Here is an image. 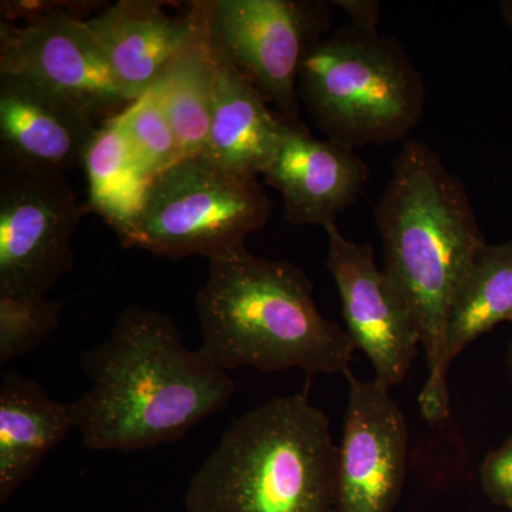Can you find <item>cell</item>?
<instances>
[{
	"instance_id": "obj_1",
	"label": "cell",
	"mask_w": 512,
	"mask_h": 512,
	"mask_svg": "<svg viewBox=\"0 0 512 512\" xmlns=\"http://www.w3.org/2000/svg\"><path fill=\"white\" fill-rule=\"evenodd\" d=\"M89 389L72 403L92 451L133 453L180 440L227 409L237 384L204 350L185 345L164 313L128 306L82 357Z\"/></svg>"
},
{
	"instance_id": "obj_2",
	"label": "cell",
	"mask_w": 512,
	"mask_h": 512,
	"mask_svg": "<svg viewBox=\"0 0 512 512\" xmlns=\"http://www.w3.org/2000/svg\"><path fill=\"white\" fill-rule=\"evenodd\" d=\"M384 272L412 309L426 356L421 416H450L446 343L454 299L485 242L463 181L421 140L406 141L375 208Z\"/></svg>"
},
{
	"instance_id": "obj_3",
	"label": "cell",
	"mask_w": 512,
	"mask_h": 512,
	"mask_svg": "<svg viewBox=\"0 0 512 512\" xmlns=\"http://www.w3.org/2000/svg\"><path fill=\"white\" fill-rule=\"evenodd\" d=\"M197 293L201 349L222 369H298L306 375L349 372L356 348L326 319L298 265L261 258L245 244L212 256Z\"/></svg>"
},
{
	"instance_id": "obj_4",
	"label": "cell",
	"mask_w": 512,
	"mask_h": 512,
	"mask_svg": "<svg viewBox=\"0 0 512 512\" xmlns=\"http://www.w3.org/2000/svg\"><path fill=\"white\" fill-rule=\"evenodd\" d=\"M330 421L308 394L242 414L188 481L187 512H335Z\"/></svg>"
},
{
	"instance_id": "obj_5",
	"label": "cell",
	"mask_w": 512,
	"mask_h": 512,
	"mask_svg": "<svg viewBox=\"0 0 512 512\" xmlns=\"http://www.w3.org/2000/svg\"><path fill=\"white\" fill-rule=\"evenodd\" d=\"M298 96L329 140L356 148L409 136L423 119L427 89L396 39L349 25L306 53Z\"/></svg>"
},
{
	"instance_id": "obj_6",
	"label": "cell",
	"mask_w": 512,
	"mask_h": 512,
	"mask_svg": "<svg viewBox=\"0 0 512 512\" xmlns=\"http://www.w3.org/2000/svg\"><path fill=\"white\" fill-rule=\"evenodd\" d=\"M274 204L256 178L210 158L184 157L156 175L141 207L119 232L124 247L164 258L221 254L268 224Z\"/></svg>"
},
{
	"instance_id": "obj_7",
	"label": "cell",
	"mask_w": 512,
	"mask_h": 512,
	"mask_svg": "<svg viewBox=\"0 0 512 512\" xmlns=\"http://www.w3.org/2000/svg\"><path fill=\"white\" fill-rule=\"evenodd\" d=\"M215 56L247 77L286 121H299L298 79L309 49L328 35L329 6L313 0L197 2Z\"/></svg>"
},
{
	"instance_id": "obj_8",
	"label": "cell",
	"mask_w": 512,
	"mask_h": 512,
	"mask_svg": "<svg viewBox=\"0 0 512 512\" xmlns=\"http://www.w3.org/2000/svg\"><path fill=\"white\" fill-rule=\"evenodd\" d=\"M87 210L63 175L3 171L0 295L47 296L72 271L73 237Z\"/></svg>"
},
{
	"instance_id": "obj_9",
	"label": "cell",
	"mask_w": 512,
	"mask_h": 512,
	"mask_svg": "<svg viewBox=\"0 0 512 512\" xmlns=\"http://www.w3.org/2000/svg\"><path fill=\"white\" fill-rule=\"evenodd\" d=\"M87 19L59 16L13 25L0 19V74L52 90L94 119L119 116L128 99Z\"/></svg>"
},
{
	"instance_id": "obj_10",
	"label": "cell",
	"mask_w": 512,
	"mask_h": 512,
	"mask_svg": "<svg viewBox=\"0 0 512 512\" xmlns=\"http://www.w3.org/2000/svg\"><path fill=\"white\" fill-rule=\"evenodd\" d=\"M328 235L326 266L338 288L346 332L392 389L406 379L421 348L419 328L406 299L379 268L372 245L352 241L338 224Z\"/></svg>"
},
{
	"instance_id": "obj_11",
	"label": "cell",
	"mask_w": 512,
	"mask_h": 512,
	"mask_svg": "<svg viewBox=\"0 0 512 512\" xmlns=\"http://www.w3.org/2000/svg\"><path fill=\"white\" fill-rule=\"evenodd\" d=\"M348 406L336 453L335 512H393L407 476L409 429L390 387L346 373Z\"/></svg>"
},
{
	"instance_id": "obj_12",
	"label": "cell",
	"mask_w": 512,
	"mask_h": 512,
	"mask_svg": "<svg viewBox=\"0 0 512 512\" xmlns=\"http://www.w3.org/2000/svg\"><path fill=\"white\" fill-rule=\"evenodd\" d=\"M73 101L18 76L0 74L3 171L63 175L83 167L99 127Z\"/></svg>"
},
{
	"instance_id": "obj_13",
	"label": "cell",
	"mask_w": 512,
	"mask_h": 512,
	"mask_svg": "<svg viewBox=\"0 0 512 512\" xmlns=\"http://www.w3.org/2000/svg\"><path fill=\"white\" fill-rule=\"evenodd\" d=\"M262 175L281 194L286 221L325 228L355 204L370 168L355 148L318 140L301 121L285 120L276 156Z\"/></svg>"
},
{
	"instance_id": "obj_14",
	"label": "cell",
	"mask_w": 512,
	"mask_h": 512,
	"mask_svg": "<svg viewBox=\"0 0 512 512\" xmlns=\"http://www.w3.org/2000/svg\"><path fill=\"white\" fill-rule=\"evenodd\" d=\"M86 22L131 101L150 92L168 64L201 29L195 3L185 18L178 19L165 12L163 2L153 0H121Z\"/></svg>"
},
{
	"instance_id": "obj_15",
	"label": "cell",
	"mask_w": 512,
	"mask_h": 512,
	"mask_svg": "<svg viewBox=\"0 0 512 512\" xmlns=\"http://www.w3.org/2000/svg\"><path fill=\"white\" fill-rule=\"evenodd\" d=\"M217 84L207 146L202 156L242 177L265 173L281 144L285 120L247 77L217 57Z\"/></svg>"
},
{
	"instance_id": "obj_16",
	"label": "cell",
	"mask_w": 512,
	"mask_h": 512,
	"mask_svg": "<svg viewBox=\"0 0 512 512\" xmlns=\"http://www.w3.org/2000/svg\"><path fill=\"white\" fill-rule=\"evenodd\" d=\"M74 429L72 403L57 402L42 384L15 370L0 386V501L8 503L35 476L47 454Z\"/></svg>"
},
{
	"instance_id": "obj_17",
	"label": "cell",
	"mask_w": 512,
	"mask_h": 512,
	"mask_svg": "<svg viewBox=\"0 0 512 512\" xmlns=\"http://www.w3.org/2000/svg\"><path fill=\"white\" fill-rule=\"evenodd\" d=\"M197 10L200 13L198 6ZM217 67V56L208 43L201 19L200 32L151 87L173 126L184 157L198 156L207 146Z\"/></svg>"
},
{
	"instance_id": "obj_18",
	"label": "cell",
	"mask_w": 512,
	"mask_h": 512,
	"mask_svg": "<svg viewBox=\"0 0 512 512\" xmlns=\"http://www.w3.org/2000/svg\"><path fill=\"white\" fill-rule=\"evenodd\" d=\"M512 323V239L478 252L454 299L448 319V366L485 333Z\"/></svg>"
},
{
	"instance_id": "obj_19",
	"label": "cell",
	"mask_w": 512,
	"mask_h": 512,
	"mask_svg": "<svg viewBox=\"0 0 512 512\" xmlns=\"http://www.w3.org/2000/svg\"><path fill=\"white\" fill-rule=\"evenodd\" d=\"M90 210L119 234L141 207L151 178L138 164L120 114L97 130L83 163Z\"/></svg>"
},
{
	"instance_id": "obj_20",
	"label": "cell",
	"mask_w": 512,
	"mask_h": 512,
	"mask_svg": "<svg viewBox=\"0 0 512 512\" xmlns=\"http://www.w3.org/2000/svg\"><path fill=\"white\" fill-rule=\"evenodd\" d=\"M62 303L39 295H0V363L29 355L52 338Z\"/></svg>"
},
{
	"instance_id": "obj_21",
	"label": "cell",
	"mask_w": 512,
	"mask_h": 512,
	"mask_svg": "<svg viewBox=\"0 0 512 512\" xmlns=\"http://www.w3.org/2000/svg\"><path fill=\"white\" fill-rule=\"evenodd\" d=\"M120 120L138 164L151 180L184 158L173 126L151 90L120 113Z\"/></svg>"
},
{
	"instance_id": "obj_22",
	"label": "cell",
	"mask_w": 512,
	"mask_h": 512,
	"mask_svg": "<svg viewBox=\"0 0 512 512\" xmlns=\"http://www.w3.org/2000/svg\"><path fill=\"white\" fill-rule=\"evenodd\" d=\"M480 480L488 500L512 512V436L484 458Z\"/></svg>"
},
{
	"instance_id": "obj_23",
	"label": "cell",
	"mask_w": 512,
	"mask_h": 512,
	"mask_svg": "<svg viewBox=\"0 0 512 512\" xmlns=\"http://www.w3.org/2000/svg\"><path fill=\"white\" fill-rule=\"evenodd\" d=\"M96 2H2V20L12 22L15 19H25L28 23L37 20L72 16L84 19L90 10L96 9Z\"/></svg>"
},
{
	"instance_id": "obj_24",
	"label": "cell",
	"mask_w": 512,
	"mask_h": 512,
	"mask_svg": "<svg viewBox=\"0 0 512 512\" xmlns=\"http://www.w3.org/2000/svg\"><path fill=\"white\" fill-rule=\"evenodd\" d=\"M333 5L342 9L349 16L350 26L363 32L379 33L380 9L377 0H336Z\"/></svg>"
},
{
	"instance_id": "obj_25",
	"label": "cell",
	"mask_w": 512,
	"mask_h": 512,
	"mask_svg": "<svg viewBox=\"0 0 512 512\" xmlns=\"http://www.w3.org/2000/svg\"><path fill=\"white\" fill-rule=\"evenodd\" d=\"M500 10L504 22L512 29V0H504V2H501Z\"/></svg>"
},
{
	"instance_id": "obj_26",
	"label": "cell",
	"mask_w": 512,
	"mask_h": 512,
	"mask_svg": "<svg viewBox=\"0 0 512 512\" xmlns=\"http://www.w3.org/2000/svg\"><path fill=\"white\" fill-rule=\"evenodd\" d=\"M508 360H510V366L512 369V340L510 346H508Z\"/></svg>"
}]
</instances>
